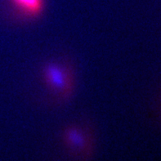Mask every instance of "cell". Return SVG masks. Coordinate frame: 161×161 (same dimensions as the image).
<instances>
[{
  "instance_id": "cell-1",
  "label": "cell",
  "mask_w": 161,
  "mask_h": 161,
  "mask_svg": "<svg viewBox=\"0 0 161 161\" xmlns=\"http://www.w3.org/2000/svg\"><path fill=\"white\" fill-rule=\"evenodd\" d=\"M42 76L47 88L61 100L67 99L73 92V73L65 64L57 61L46 64L43 67Z\"/></svg>"
},
{
  "instance_id": "cell-2",
  "label": "cell",
  "mask_w": 161,
  "mask_h": 161,
  "mask_svg": "<svg viewBox=\"0 0 161 161\" xmlns=\"http://www.w3.org/2000/svg\"><path fill=\"white\" fill-rule=\"evenodd\" d=\"M63 141L70 151L87 152L91 147L90 137L88 133L80 125H69L63 131Z\"/></svg>"
},
{
  "instance_id": "cell-3",
  "label": "cell",
  "mask_w": 161,
  "mask_h": 161,
  "mask_svg": "<svg viewBox=\"0 0 161 161\" xmlns=\"http://www.w3.org/2000/svg\"><path fill=\"white\" fill-rule=\"evenodd\" d=\"M12 5L22 14L35 17L43 12L44 0H10Z\"/></svg>"
}]
</instances>
